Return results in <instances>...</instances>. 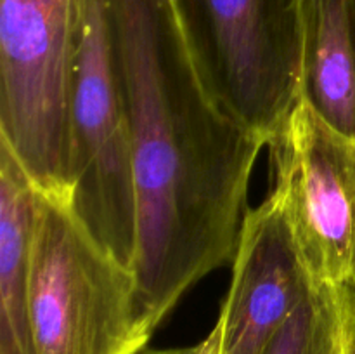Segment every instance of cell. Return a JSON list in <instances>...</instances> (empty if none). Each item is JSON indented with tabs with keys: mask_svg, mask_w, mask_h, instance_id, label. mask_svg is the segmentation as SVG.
Instances as JSON below:
<instances>
[{
	"mask_svg": "<svg viewBox=\"0 0 355 354\" xmlns=\"http://www.w3.org/2000/svg\"><path fill=\"white\" fill-rule=\"evenodd\" d=\"M272 189L315 283L355 287V139L298 101L270 139Z\"/></svg>",
	"mask_w": 355,
	"mask_h": 354,
	"instance_id": "obj_6",
	"label": "cell"
},
{
	"mask_svg": "<svg viewBox=\"0 0 355 354\" xmlns=\"http://www.w3.org/2000/svg\"><path fill=\"white\" fill-rule=\"evenodd\" d=\"M30 321L37 354H137L153 333L134 269L94 238L68 201L38 189Z\"/></svg>",
	"mask_w": 355,
	"mask_h": 354,
	"instance_id": "obj_2",
	"label": "cell"
},
{
	"mask_svg": "<svg viewBox=\"0 0 355 354\" xmlns=\"http://www.w3.org/2000/svg\"><path fill=\"white\" fill-rule=\"evenodd\" d=\"M263 354H355V287L315 283Z\"/></svg>",
	"mask_w": 355,
	"mask_h": 354,
	"instance_id": "obj_10",
	"label": "cell"
},
{
	"mask_svg": "<svg viewBox=\"0 0 355 354\" xmlns=\"http://www.w3.org/2000/svg\"><path fill=\"white\" fill-rule=\"evenodd\" d=\"M103 3L134 156V273L155 332L193 285L234 260L266 142L211 99L170 0Z\"/></svg>",
	"mask_w": 355,
	"mask_h": 354,
	"instance_id": "obj_1",
	"label": "cell"
},
{
	"mask_svg": "<svg viewBox=\"0 0 355 354\" xmlns=\"http://www.w3.org/2000/svg\"><path fill=\"white\" fill-rule=\"evenodd\" d=\"M69 137V207L107 252L134 269V156L103 0H76Z\"/></svg>",
	"mask_w": 355,
	"mask_h": 354,
	"instance_id": "obj_4",
	"label": "cell"
},
{
	"mask_svg": "<svg viewBox=\"0 0 355 354\" xmlns=\"http://www.w3.org/2000/svg\"><path fill=\"white\" fill-rule=\"evenodd\" d=\"M220 307V354H263L315 285L272 196L250 208Z\"/></svg>",
	"mask_w": 355,
	"mask_h": 354,
	"instance_id": "obj_7",
	"label": "cell"
},
{
	"mask_svg": "<svg viewBox=\"0 0 355 354\" xmlns=\"http://www.w3.org/2000/svg\"><path fill=\"white\" fill-rule=\"evenodd\" d=\"M76 0H0V142L69 203Z\"/></svg>",
	"mask_w": 355,
	"mask_h": 354,
	"instance_id": "obj_5",
	"label": "cell"
},
{
	"mask_svg": "<svg viewBox=\"0 0 355 354\" xmlns=\"http://www.w3.org/2000/svg\"><path fill=\"white\" fill-rule=\"evenodd\" d=\"M198 354H220V325H218V321L215 323L210 335L201 342Z\"/></svg>",
	"mask_w": 355,
	"mask_h": 354,
	"instance_id": "obj_11",
	"label": "cell"
},
{
	"mask_svg": "<svg viewBox=\"0 0 355 354\" xmlns=\"http://www.w3.org/2000/svg\"><path fill=\"white\" fill-rule=\"evenodd\" d=\"M205 89L266 146L300 101L302 0H170Z\"/></svg>",
	"mask_w": 355,
	"mask_h": 354,
	"instance_id": "obj_3",
	"label": "cell"
},
{
	"mask_svg": "<svg viewBox=\"0 0 355 354\" xmlns=\"http://www.w3.org/2000/svg\"><path fill=\"white\" fill-rule=\"evenodd\" d=\"M300 99L355 139V0H302Z\"/></svg>",
	"mask_w": 355,
	"mask_h": 354,
	"instance_id": "obj_8",
	"label": "cell"
},
{
	"mask_svg": "<svg viewBox=\"0 0 355 354\" xmlns=\"http://www.w3.org/2000/svg\"><path fill=\"white\" fill-rule=\"evenodd\" d=\"M37 187L0 142V354H37L30 321Z\"/></svg>",
	"mask_w": 355,
	"mask_h": 354,
	"instance_id": "obj_9",
	"label": "cell"
},
{
	"mask_svg": "<svg viewBox=\"0 0 355 354\" xmlns=\"http://www.w3.org/2000/svg\"><path fill=\"white\" fill-rule=\"evenodd\" d=\"M201 342L191 347H173V349H142L137 354H198L200 353Z\"/></svg>",
	"mask_w": 355,
	"mask_h": 354,
	"instance_id": "obj_12",
	"label": "cell"
}]
</instances>
